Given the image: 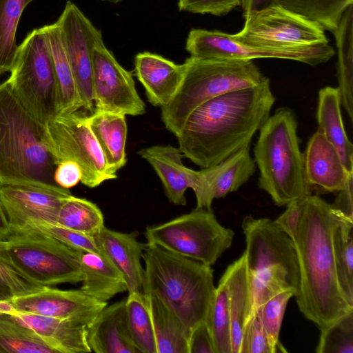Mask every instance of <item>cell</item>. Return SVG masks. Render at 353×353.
Instances as JSON below:
<instances>
[{"label": "cell", "mask_w": 353, "mask_h": 353, "mask_svg": "<svg viewBox=\"0 0 353 353\" xmlns=\"http://www.w3.org/2000/svg\"><path fill=\"white\" fill-rule=\"evenodd\" d=\"M274 101L268 78L212 98L188 117L176 135L179 148L202 169L216 165L250 145Z\"/></svg>", "instance_id": "6da1fadb"}, {"label": "cell", "mask_w": 353, "mask_h": 353, "mask_svg": "<svg viewBox=\"0 0 353 353\" xmlns=\"http://www.w3.org/2000/svg\"><path fill=\"white\" fill-rule=\"evenodd\" d=\"M301 204V216L292 239L300 274L295 297L300 312L321 330L353 312V305L339 285L333 247L336 228L347 219L316 195L305 196Z\"/></svg>", "instance_id": "7a4b0ae2"}, {"label": "cell", "mask_w": 353, "mask_h": 353, "mask_svg": "<svg viewBox=\"0 0 353 353\" xmlns=\"http://www.w3.org/2000/svg\"><path fill=\"white\" fill-rule=\"evenodd\" d=\"M57 163L41 123L5 81L0 83V184L58 188Z\"/></svg>", "instance_id": "3957f363"}, {"label": "cell", "mask_w": 353, "mask_h": 353, "mask_svg": "<svg viewBox=\"0 0 353 353\" xmlns=\"http://www.w3.org/2000/svg\"><path fill=\"white\" fill-rule=\"evenodd\" d=\"M142 259V292L155 296L175 313L190 335L197 325L206 321L216 288L213 269L148 243Z\"/></svg>", "instance_id": "277c9868"}, {"label": "cell", "mask_w": 353, "mask_h": 353, "mask_svg": "<svg viewBox=\"0 0 353 353\" xmlns=\"http://www.w3.org/2000/svg\"><path fill=\"white\" fill-rule=\"evenodd\" d=\"M243 252L250 303L245 324L268 299L285 290L299 291V263L292 240L268 218H243ZM245 326V325H244Z\"/></svg>", "instance_id": "5b68a950"}, {"label": "cell", "mask_w": 353, "mask_h": 353, "mask_svg": "<svg viewBox=\"0 0 353 353\" xmlns=\"http://www.w3.org/2000/svg\"><path fill=\"white\" fill-rule=\"evenodd\" d=\"M297 126L292 110L277 109L259 129L254 150L259 170V187L278 206L302 199L312 192L305 176Z\"/></svg>", "instance_id": "8992f818"}, {"label": "cell", "mask_w": 353, "mask_h": 353, "mask_svg": "<svg viewBox=\"0 0 353 353\" xmlns=\"http://www.w3.org/2000/svg\"><path fill=\"white\" fill-rule=\"evenodd\" d=\"M185 75L176 94L161 107L165 128L176 137L190 114L201 104L225 93L256 86L266 77L252 60L185 59Z\"/></svg>", "instance_id": "52a82bcc"}, {"label": "cell", "mask_w": 353, "mask_h": 353, "mask_svg": "<svg viewBox=\"0 0 353 353\" xmlns=\"http://www.w3.org/2000/svg\"><path fill=\"white\" fill-rule=\"evenodd\" d=\"M6 81L25 108L43 125L58 113L57 81L47 34L37 28L18 46Z\"/></svg>", "instance_id": "ba28073f"}, {"label": "cell", "mask_w": 353, "mask_h": 353, "mask_svg": "<svg viewBox=\"0 0 353 353\" xmlns=\"http://www.w3.org/2000/svg\"><path fill=\"white\" fill-rule=\"evenodd\" d=\"M234 236L232 229L219 223L212 209L196 207L167 222L148 226L145 232L146 243L210 266L230 247Z\"/></svg>", "instance_id": "9c48e42d"}, {"label": "cell", "mask_w": 353, "mask_h": 353, "mask_svg": "<svg viewBox=\"0 0 353 353\" xmlns=\"http://www.w3.org/2000/svg\"><path fill=\"white\" fill-rule=\"evenodd\" d=\"M15 266L33 281L46 287L83 280L81 253L63 242L32 230L3 241Z\"/></svg>", "instance_id": "30bf717a"}, {"label": "cell", "mask_w": 353, "mask_h": 353, "mask_svg": "<svg viewBox=\"0 0 353 353\" xmlns=\"http://www.w3.org/2000/svg\"><path fill=\"white\" fill-rule=\"evenodd\" d=\"M243 17L244 27L232 35L239 43L251 48L296 52L329 43L319 23L277 3L244 12Z\"/></svg>", "instance_id": "8fae6325"}, {"label": "cell", "mask_w": 353, "mask_h": 353, "mask_svg": "<svg viewBox=\"0 0 353 353\" xmlns=\"http://www.w3.org/2000/svg\"><path fill=\"white\" fill-rule=\"evenodd\" d=\"M86 115L79 110L55 114L44 125L47 143L54 161H72L81 170V182L95 188L117 177L109 170Z\"/></svg>", "instance_id": "7c38bea8"}, {"label": "cell", "mask_w": 353, "mask_h": 353, "mask_svg": "<svg viewBox=\"0 0 353 353\" xmlns=\"http://www.w3.org/2000/svg\"><path fill=\"white\" fill-rule=\"evenodd\" d=\"M190 57L199 59H242L276 58L299 61L315 66L330 60L334 54L329 43L316 44L296 52L272 51L247 46L232 34L219 31L192 28L185 42Z\"/></svg>", "instance_id": "4fadbf2b"}, {"label": "cell", "mask_w": 353, "mask_h": 353, "mask_svg": "<svg viewBox=\"0 0 353 353\" xmlns=\"http://www.w3.org/2000/svg\"><path fill=\"white\" fill-rule=\"evenodd\" d=\"M59 24L82 108L94 110L92 90V53L103 42L97 29L72 2H66L57 21Z\"/></svg>", "instance_id": "5bb4252c"}, {"label": "cell", "mask_w": 353, "mask_h": 353, "mask_svg": "<svg viewBox=\"0 0 353 353\" xmlns=\"http://www.w3.org/2000/svg\"><path fill=\"white\" fill-rule=\"evenodd\" d=\"M92 63L94 110L125 116L145 112V105L137 91L132 73L120 65L103 41L94 48Z\"/></svg>", "instance_id": "9a60e30c"}, {"label": "cell", "mask_w": 353, "mask_h": 353, "mask_svg": "<svg viewBox=\"0 0 353 353\" xmlns=\"http://www.w3.org/2000/svg\"><path fill=\"white\" fill-rule=\"evenodd\" d=\"M108 303L97 300L81 289L60 290L46 287L27 295L5 301L4 313H32L91 325Z\"/></svg>", "instance_id": "2e32d148"}, {"label": "cell", "mask_w": 353, "mask_h": 353, "mask_svg": "<svg viewBox=\"0 0 353 353\" xmlns=\"http://www.w3.org/2000/svg\"><path fill=\"white\" fill-rule=\"evenodd\" d=\"M72 195L62 187L0 184V198L12 234L32 223L56 224L61 205Z\"/></svg>", "instance_id": "e0dca14e"}, {"label": "cell", "mask_w": 353, "mask_h": 353, "mask_svg": "<svg viewBox=\"0 0 353 353\" xmlns=\"http://www.w3.org/2000/svg\"><path fill=\"white\" fill-rule=\"evenodd\" d=\"M247 145L221 162L196 171L192 190L196 208L211 210L214 199L235 192L254 174L256 163Z\"/></svg>", "instance_id": "ac0fdd59"}, {"label": "cell", "mask_w": 353, "mask_h": 353, "mask_svg": "<svg viewBox=\"0 0 353 353\" xmlns=\"http://www.w3.org/2000/svg\"><path fill=\"white\" fill-rule=\"evenodd\" d=\"M303 163L305 179L312 190L339 192L353 174L347 171L337 150L319 128L307 142Z\"/></svg>", "instance_id": "d6986e66"}, {"label": "cell", "mask_w": 353, "mask_h": 353, "mask_svg": "<svg viewBox=\"0 0 353 353\" xmlns=\"http://www.w3.org/2000/svg\"><path fill=\"white\" fill-rule=\"evenodd\" d=\"M185 63L176 64L150 52L134 57L135 75L143 85L150 104L163 107L170 102L179 89L185 72Z\"/></svg>", "instance_id": "ffe728a7"}, {"label": "cell", "mask_w": 353, "mask_h": 353, "mask_svg": "<svg viewBox=\"0 0 353 353\" xmlns=\"http://www.w3.org/2000/svg\"><path fill=\"white\" fill-rule=\"evenodd\" d=\"M138 232H121L105 225L94 236L101 252L124 276L128 293L142 292L144 268L141 259L145 245Z\"/></svg>", "instance_id": "44dd1931"}, {"label": "cell", "mask_w": 353, "mask_h": 353, "mask_svg": "<svg viewBox=\"0 0 353 353\" xmlns=\"http://www.w3.org/2000/svg\"><path fill=\"white\" fill-rule=\"evenodd\" d=\"M138 154L153 168L159 176L169 201L185 205V192L193 188L196 171L185 167L184 157L179 148L170 145H157L144 148Z\"/></svg>", "instance_id": "7402d4cb"}, {"label": "cell", "mask_w": 353, "mask_h": 353, "mask_svg": "<svg viewBox=\"0 0 353 353\" xmlns=\"http://www.w3.org/2000/svg\"><path fill=\"white\" fill-rule=\"evenodd\" d=\"M87 341L96 353H140L128 329L125 299L102 309L87 328Z\"/></svg>", "instance_id": "603a6c76"}, {"label": "cell", "mask_w": 353, "mask_h": 353, "mask_svg": "<svg viewBox=\"0 0 353 353\" xmlns=\"http://www.w3.org/2000/svg\"><path fill=\"white\" fill-rule=\"evenodd\" d=\"M12 318L33 330L57 353H88L87 327L68 320L32 313L10 312Z\"/></svg>", "instance_id": "cb8c5ba5"}, {"label": "cell", "mask_w": 353, "mask_h": 353, "mask_svg": "<svg viewBox=\"0 0 353 353\" xmlns=\"http://www.w3.org/2000/svg\"><path fill=\"white\" fill-rule=\"evenodd\" d=\"M89 126L103 152L111 173L125 166L127 159L125 115L94 110L88 117Z\"/></svg>", "instance_id": "d4e9b609"}, {"label": "cell", "mask_w": 353, "mask_h": 353, "mask_svg": "<svg viewBox=\"0 0 353 353\" xmlns=\"http://www.w3.org/2000/svg\"><path fill=\"white\" fill-rule=\"evenodd\" d=\"M81 262L80 289L90 296L108 303L117 294L128 291L124 276L104 254L81 252Z\"/></svg>", "instance_id": "484cf974"}, {"label": "cell", "mask_w": 353, "mask_h": 353, "mask_svg": "<svg viewBox=\"0 0 353 353\" xmlns=\"http://www.w3.org/2000/svg\"><path fill=\"white\" fill-rule=\"evenodd\" d=\"M338 88L326 86L319 92L316 119L327 139L337 150L348 172H353V145L345 131Z\"/></svg>", "instance_id": "4316f807"}, {"label": "cell", "mask_w": 353, "mask_h": 353, "mask_svg": "<svg viewBox=\"0 0 353 353\" xmlns=\"http://www.w3.org/2000/svg\"><path fill=\"white\" fill-rule=\"evenodd\" d=\"M222 276L228 291L232 353H242L244 325L250 303L244 254L228 265Z\"/></svg>", "instance_id": "83f0119b"}, {"label": "cell", "mask_w": 353, "mask_h": 353, "mask_svg": "<svg viewBox=\"0 0 353 353\" xmlns=\"http://www.w3.org/2000/svg\"><path fill=\"white\" fill-rule=\"evenodd\" d=\"M152 321L157 353H188L189 333L181 320L157 297L144 294Z\"/></svg>", "instance_id": "f1b7e54d"}, {"label": "cell", "mask_w": 353, "mask_h": 353, "mask_svg": "<svg viewBox=\"0 0 353 353\" xmlns=\"http://www.w3.org/2000/svg\"><path fill=\"white\" fill-rule=\"evenodd\" d=\"M47 34L57 81L58 113H70L82 108L72 70L57 22L43 26Z\"/></svg>", "instance_id": "f546056e"}, {"label": "cell", "mask_w": 353, "mask_h": 353, "mask_svg": "<svg viewBox=\"0 0 353 353\" xmlns=\"http://www.w3.org/2000/svg\"><path fill=\"white\" fill-rule=\"evenodd\" d=\"M338 49L337 77L341 104L353 119V4L344 11L333 32Z\"/></svg>", "instance_id": "4dcf8cb0"}, {"label": "cell", "mask_w": 353, "mask_h": 353, "mask_svg": "<svg viewBox=\"0 0 353 353\" xmlns=\"http://www.w3.org/2000/svg\"><path fill=\"white\" fill-rule=\"evenodd\" d=\"M56 224L92 237L105 225L103 213L96 204L73 195L61 205Z\"/></svg>", "instance_id": "1f68e13d"}, {"label": "cell", "mask_w": 353, "mask_h": 353, "mask_svg": "<svg viewBox=\"0 0 353 353\" xmlns=\"http://www.w3.org/2000/svg\"><path fill=\"white\" fill-rule=\"evenodd\" d=\"M57 353L33 330L0 313V353Z\"/></svg>", "instance_id": "d6a6232c"}, {"label": "cell", "mask_w": 353, "mask_h": 353, "mask_svg": "<svg viewBox=\"0 0 353 353\" xmlns=\"http://www.w3.org/2000/svg\"><path fill=\"white\" fill-rule=\"evenodd\" d=\"M33 0H0V77L10 72L17 54L16 33L21 14Z\"/></svg>", "instance_id": "836d02e7"}, {"label": "cell", "mask_w": 353, "mask_h": 353, "mask_svg": "<svg viewBox=\"0 0 353 353\" xmlns=\"http://www.w3.org/2000/svg\"><path fill=\"white\" fill-rule=\"evenodd\" d=\"M205 323L211 334L215 353H232L228 291L223 276L215 288Z\"/></svg>", "instance_id": "e575fe53"}, {"label": "cell", "mask_w": 353, "mask_h": 353, "mask_svg": "<svg viewBox=\"0 0 353 353\" xmlns=\"http://www.w3.org/2000/svg\"><path fill=\"white\" fill-rule=\"evenodd\" d=\"M125 313L132 339L140 353H157L155 338L145 295L128 293Z\"/></svg>", "instance_id": "d590c367"}, {"label": "cell", "mask_w": 353, "mask_h": 353, "mask_svg": "<svg viewBox=\"0 0 353 353\" xmlns=\"http://www.w3.org/2000/svg\"><path fill=\"white\" fill-rule=\"evenodd\" d=\"M353 221H342L333 236L336 276L343 294L353 305Z\"/></svg>", "instance_id": "8d00e7d4"}, {"label": "cell", "mask_w": 353, "mask_h": 353, "mask_svg": "<svg viewBox=\"0 0 353 353\" xmlns=\"http://www.w3.org/2000/svg\"><path fill=\"white\" fill-rule=\"evenodd\" d=\"M277 4L319 23L332 33L353 0H277Z\"/></svg>", "instance_id": "74e56055"}, {"label": "cell", "mask_w": 353, "mask_h": 353, "mask_svg": "<svg viewBox=\"0 0 353 353\" xmlns=\"http://www.w3.org/2000/svg\"><path fill=\"white\" fill-rule=\"evenodd\" d=\"M295 295L292 290L283 291L266 301L256 311L267 335L271 353L286 352L279 337L288 303Z\"/></svg>", "instance_id": "f35d334b"}, {"label": "cell", "mask_w": 353, "mask_h": 353, "mask_svg": "<svg viewBox=\"0 0 353 353\" xmlns=\"http://www.w3.org/2000/svg\"><path fill=\"white\" fill-rule=\"evenodd\" d=\"M320 330L317 353H353V312Z\"/></svg>", "instance_id": "ab89813d"}, {"label": "cell", "mask_w": 353, "mask_h": 353, "mask_svg": "<svg viewBox=\"0 0 353 353\" xmlns=\"http://www.w3.org/2000/svg\"><path fill=\"white\" fill-rule=\"evenodd\" d=\"M0 286L12 297L34 293L46 287L33 281L15 266L8 256L3 241H0Z\"/></svg>", "instance_id": "60d3db41"}, {"label": "cell", "mask_w": 353, "mask_h": 353, "mask_svg": "<svg viewBox=\"0 0 353 353\" xmlns=\"http://www.w3.org/2000/svg\"><path fill=\"white\" fill-rule=\"evenodd\" d=\"M32 230L39 232L43 234L54 238L81 252H90L103 254L98 247L94 237L62 227L57 224L48 223H32L21 230Z\"/></svg>", "instance_id": "b9f144b4"}, {"label": "cell", "mask_w": 353, "mask_h": 353, "mask_svg": "<svg viewBox=\"0 0 353 353\" xmlns=\"http://www.w3.org/2000/svg\"><path fill=\"white\" fill-rule=\"evenodd\" d=\"M242 353H271V350L257 312L245 324Z\"/></svg>", "instance_id": "7bdbcfd3"}, {"label": "cell", "mask_w": 353, "mask_h": 353, "mask_svg": "<svg viewBox=\"0 0 353 353\" xmlns=\"http://www.w3.org/2000/svg\"><path fill=\"white\" fill-rule=\"evenodd\" d=\"M241 3L242 0H178L177 6L180 11L223 16Z\"/></svg>", "instance_id": "ee69618b"}, {"label": "cell", "mask_w": 353, "mask_h": 353, "mask_svg": "<svg viewBox=\"0 0 353 353\" xmlns=\"http://www.w3.org/2000/svg\"><path fill=\"white\" fill-rule=\"evenodd\" d=\"M288 203L286 210L274 221V224L292 240L294 238L302 213L301 200Z\"/></svg>", "instance_id": "f6af8a7d"}, {"label": "cell", "mask_w": 353, "mask_h": 353, "mask_svg": "<svg viewBox=\"0 0 353 353\" xmlns=\"http://www.w3.org/2000/svg\"><path fill=\"white\" fill-rule=\"evenodd\" d=\"M188 353H215L205 322L199 323L191 331L188 338Z\"/></svg>", "instance_id": "bcb514c9"}, {"label": "cell", "mask_w": 353, "mask_h": 353, "mask_svg": "<svg viewBox=\"0 0 353 353\" xmlns=\"http://www.w3.org/2000/svg\"><path fill=\"white\" fill-rule=\"evenodd\" d=\"M81 170L77 163L72 161H64L57 164L54 173L55 183L63 188L75 186L81 180Z\"/></svg>", "instance_id": "7dc6e473"}, {"label": "cell", "mask_w": 353, "mask_h": 353, "mask_svg": "<svg viewBox=\"0 0 353 353\" xmlns=\"http://www.w3.org/2000/svg\"><path fill=\"white\" fill-rule=\"evenodd\" d=\"M352 180L351 174L345 186L338 192L332 207L345 219L353 221Z\"/></svg>", "instance_id": "c3c4849f"}, {"label": "cell", "mask_w": 353, "mask_h": 353, "mask_svg": "<svg viewBox=\"0 0 353 353\" xmlns=\"http://www.w3.org/2000/svg\"><path fill=\"white\" fill-rule=\"evenodd\" d=\"M277 0H242L241 6L244 12L260 10L276 4Z\"/></svg>", "instance_id": "681fc988"}, {"label": "cell", "mask_w": 353, "mask_h": 353, "mask_svg": "<svg viewBox=\"0 0 353 353\" xmlns=\"http://www.w3.org/2000/svg\"><path fill=\"white\" fill-rule=\"evenodd\" d=\"M12 232L0 198V241H8Z\"/></svg>", "instance_id": "f907efd6"}, {"label": "cell", "mask_w": 353, "mask_h": 353, "mask_svg": "<svg viewBox=\"0 0 353 353\" xmlns=\"http://www.w3.org/2000/svg\"><path fill=\"white\" fill-rule=\"evenodd\" d=\"M11 294L0 286V301H6L12 298Z\"/></svg>", "instance_id": "816d5d0a"}, {"label": "cell", "mask_w": 353, "mask_h": 353, "mask_svg": "<svg viewBox=\"0 0 353 353\" xmlns=\"http://www.w3.org/2000/svg\"><path fill=\"white\" fill-rule=\"evenodd\" d=\"M101 1H108V2H110V3H117L121 2L123 0H101Z\"/></svg>", "instance_id": "f5cc1de1"}]
</instances>
